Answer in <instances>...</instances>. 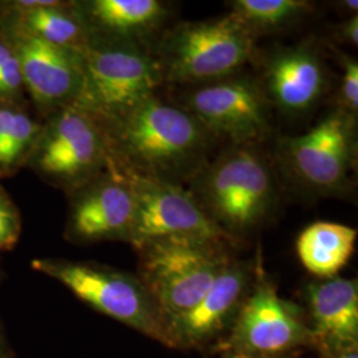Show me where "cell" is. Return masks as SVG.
<instances>
[{"instance_id": "7402d4cb", "label": "cell", "mask_w": 358, "mask_h": 358, "mask_svg": "<svg viewBox=\"0 0 358 358\" xmlns=\"http://www.w3.org/2000/svg\"><path fill=\"white\" fill-rule=\"evenodd\" d=\"M22 84L20 64L13 47L0 40V97H13Z\"/></svg>"}, {"instance_id": "4316f807", "label": "cell", "mask_w": 358, "mask_h": 358, "mask_svg": "<svg viewBox=\"0 0 358 358\" xmlns=\"http://www.w3.org/2000/svg\"><path fill=\"white\" fill-rule=\"evenodd\" d=\"M297 356H299V353L287 355V356H278V357H267V356H254V355L239 353V352H223V353H220V357L219 358H294Z\"/></svg>"}, {"instance_id": "484cf974", "label": "cell", "mask_w": 358, "mask_h": 358, "mask_svg": "<svg viewBox=\"0 0 358 358\" xmlns=\"http://www.w3.org/2000/svg\"><path fill=\"white\" fill-rule=\"evenodd\" d=\"M320 358H358V345L341 346L320 350Z\"/></svg>"}, {"instance_id": "6da1fadb", "label": "cell", "mask_w": 358, "mask_h": 358, "mask_svg": "<svg viewBox=\"0 0 358 358\" xmlns=\"http://www.w3.org/2000/svg\"><path fill=\"white\" fill-rule=\"evenodd\" d=\"M103 130L125 171L173 183L201 169L208 146V131L189 110L155 94Z\"/></svg>"}, {"instance_id": "7c38bea8", "label": "cell", "mask_w": 358, "mask_h": 358, "mask_svg": "<svg viewBox=\"0 0 358 358\" xmlns=\"http://www.w3.org/2000/svg\"><path fill=\"white\" fill-rule=\"evenodd\" d=\"M252 282L248 264L231 259L195 307L169 322L170 348L207 345L230 329Z\"/></svg>"}, {"instance_id": "d4e9b609", "label": "cell", "mask_w": 358, "mask_h": 358, "mask_svg": "<svg viewBox=\"0 0 358 358\" xmlns=\"http://www.w3.org/2000/svg\"><path fill=\"white\" fill-rule=\"evenodd\" d=\"M340 38H343L350 45L357 47L358 44V17L355 13L350 19H348L345 23L340 28Z\"/></svg>"}, {"instance_id": "4fadbf2b", "label": "cell", "mask_w": 358, "mask_h": 358, "mask_svg": "<svg viewBox=\"0 0 358 358\" xmlns=\"http://www.w3.org/2000/svg\"><path fill=\"white\" fill-rule=\"evenodd\" d=\"M13 52L19 60L23 84L43 108L66 106L75 101L81 85L83 52L68 50L17 28Z\"/></svg>"}, {"instance_id": "cb8c5ba5", "label": "cell", "mask_w": 358, "mask_h": 358, "mask_svg": "<svg viewBox=\"0 0 358 358\" xmlns=\"http://www.w3.org/2000/svg\"><path fill=\"white\" fill-rule=\"evenodd\" d=\"M344 76L341 85V103L345 112L356 115L358 109V64L355 57L343 56Z\"/></svg>"}, {"instance_id": "3957f363", "label": "cell", "mask_w": 358, "mask_h": 358, "mask_svg": "<svg viewBox=\"0 0 358 358\" xmlns=\"http://www.w3.org/2000/svg\"><path fill=\"white\" fill-rule=\"evenodd\" d=\"M226 244L174 236L142 244L140 280L152 296L165 324L189 312L230 263Z\"/></svg>"}, {"instance_id": "9a60e30c", "label": "cell", "mask_w": 358, "mask_h": 358, "mask_svg": "<svg viewBox=\"0 0 358 358\" xmlns=\"http://www.w3.org/2000/svg\"><path fill=\"white\" fill-rule=\"evenodd\" d=\"M308 324L319 352L358 345V285L353 279L332 278L308 287Z\"/></svg>"}, {"instance_id": "ba28073f", "label": "cell", "mask_w": 358, "mask_h": 358, "mask_svg": "<svg viewBox=\"0 0 358 358\" xmlns=\"http://www.w3.org/2000/svg\"><path fill=\"white\" fill-rule=\"evenodd\" d=\"M124 173L128 176L136 198L134 220L127 241L134 248L150 241L174 236L219 243L235 241L208 217L194 195L177 183Z\"/></svg>"}, {"instance_id": "30bf717a", "label": "cell", "mask_w": 358, "mask_h": 358, "mask_svg": "<svg viewBox=\"0 0 358 358\" xmlns=\"http://www.w3.org/2000/svg\"><path fill=\"white\" fill-rule=\"evenodd\" d=\"M36 143L38 169L65 183L90 180L109 154L101 127L73 105L62 108Z\"/></svg>"}, {"instance_id": "ffe728a7", "label": "cell", "mask_w": 358, "mask_h": 358, "mask_svg": "<svg viewBox=\"0 0 358 358\" xmlns=\"http://www.w3.org/2000/svg\"><path fill=\"white\" fill-rule=\"evenodd\" d=\"M232 13L252 34L289 26L310 10L304 0H235Z\"/></svg>"}, {"instance_id": "8fae6325", "label": "cell", "mask_w": 358, "mask_h": 358, "mask_svg": "<svg viewBox=\"0 0 358 358\" xmlns=\"http://www.w3.org/2000/svg\"><path fill=\"white\" fill-rule=\"evenodd\" d=\"M187 105L208 133L227 137L236 145L256 141L268 130L266 97L247 78L203 85L189 96Z\"/></svg>"}, {"instance_id": "44dd1931", "label": "cell", "mask_w": 358, "mask_h": 358, "mask_svg": "<svg viewBox=\"0 0 358 358\" xmlns=\"http://www.w3.org/2000/svg\"><path fill=\"white\" fill-rule=\"evenodd\" d=\"M38 136V124L28 115L0 106V171L16 166Z\"/></svg>"}, {"instance_id": "e0dca14e", "label": "cell", "mask_w": 358, "mask_h": 358, "mask_svg": "<svg viewBox=\"0 0 358 358\" xmlns=\"http://www.w3.org/2000/svg\"><path fill=\"white\" fill-rule=\"evenodd\" d=\"M357 230L340 223L316 222L301 231L296 251L301 264L320 279H332L355 252Z\"/></svg>"}, {"instance_id": "f1b7e54d", "label": "cell", "mask_w": 358, "mask_h": 358, "mask_svg": "<svg viewBox=\"0 0 358 358\" xmlns=\"http://www.w3.org/2000/svg\"><path fill=\"white\" fill-rule=\"evenodd\" d=\"M0 358H8V353H7V349H6L1 337H0Z\"/></svg>"}, {"instance_id": "2e32d148", "label": "cell", "mask_w": 358, "mask_h": 358, "mask_svg": "<svg viewBox=\"0 0 358 358\" xmlns=\"http://www.w3.org/2000/svg\"><path fill=\"white\" fill-rule=\"evenodd\" d=\"M264 80L273 103L288 115H300L320 99L325 88V71L315 52L296 47L271 57Z\"/></svg>"}, {"instance_id": "603a6c76", "label": "cell", "mask_w": 358, "mask_h": 358, "mask_svg": "<svg viewBox=\"0 0 358 358\" xmlns=\"http://www.w3.org/2000/svg\"><path fill=\"white\" fill-rule=\"evenodd\" d=\"M20 234V217L7 196L0 189V251L10 250Z\"/></svg>"}, {"instance_id": "5b68a950", "label": "cell", "mask_w": 358, "mask_h": 358, "mask_svg": "<svg viewBox=\"0 0 358 358\" xmlns=\"http://www.w3.org/2000/svg\"><path fill=\"white\" fill-rule=\"evenodd\" d=\"M252 53L254 34L230 13L171 31L161 45V71L169 81L205 83L230 76Z\"/></svg>"}, {"instance_id": "5bb4252c", "label": "cell", "mask_w": 358, "mask_h": 358, "mask_svg": "<svg viewBox=\"0 0 358 358\" xmlns=\"http://www.w3.org/2000/svg\"><path fill=\"white\" fill-rule=\"evenodd\" d=\"M136 213L133 186L125 173L92 180L72 206L69 234L81 242L128 241Z\"/></svg>"}, {"instance_id": "83f0119b", "label": "cell", "mask_w": 358, "mask_h": 358, "mask_svg": "<svg viewBox=\"0 0 358 358\" xmlns=\"http://www.w3.org/2000/svg\"><path fill=\"white\" fill-rule=\"evenodd\" d=\"M343 4H344V7H346L349 11L357 13L358 1H356V0H348V1H344Z\"/></svg>"}, {"instance_id": "277c9868", "label": "cell", "mask_w": 358, "mask_h": 358, "mask_svg": "<svg viewBox=\"0 0 358 358\" xmlns=\"http://www.w3.org/2000/svg\"><path fill=\"white\" fill-rule=\"evenodd\" d=\"M199 194L208 217L234 238L260 224L276 199L268 162L247 145L226 150L206 169Z\"/></svg>"}, {"instance_id": "9c48e42d", "label": "cell", "mask_w": 358, "mask_h": 358, "mask_svg": "<svg viewBox=\"0 0 358 358\" xmlns=\"http://www.w3.org/2000/svg\"><path fill=\"white\" fill-rule=\"evenodd\" d=\"M282 153L294 177L308 189L343 192L356 157L353 115L340 108L325 115L307 133L285 138Z\"/></svg>"}, {"instance_id": "d6986e66", "label": "cell", "mask_w": 358, "mask_h": 358, "mask_svg": "<svg viewBox=\"0 0 358 358\" xmlns=\"http://www.w3.org/2000/svg\"><path fill=\"white\" fill-rule=\"evenodd\" d=\"M57 1H17L20 26L28 34L53 45L83 52L90 44L85 27L73 13H66Z\"/></svg>"}, {"instance_id": "ac0fdd59", "label": "cell", "mask_w": 358, "mask_h": 358, "mask_svg": "<svg viewBox=\"0 0 358 358\" xmlns=\"http://www.w3.org/2000/svg\"><path fill=\"white\" fill-rule=\"evenodd\" d=\"M88 11L94 26L127 41L152 34L167 15L165 4L158 0H94Z\"/></svg>"}, {"instance_id": "52a82bcc", "label": "cell", "mask_w": 358, "mask_h": 358, "mask_svg": "<svg viewBox=\"0 0 358 358\" xmlns=\"http://www.w3.org/2000/svg\"><path fill=\"white\" fill-rule=\"evenodd\" d=\"M307 346L313 348V337L304 310L280 297L272 282L259 280L215 350L278 357Z\"/></svg>"}, {"instance_id": "7a4b0ae2", "label": "cell", "mask_w": 358, "mask_h": 358, "mask_svg": "<svg viewBox=\"0 0 358 358\" xmlns=\"http://www.w3.org/2000/svg\"><path fill=\"white\" fill-rule=\"evenodd\" d=\"M161 64L127 40L90 41L83 51V76L71 103L106 128L155 94Z\"/></svg>"}, {"instance_id": "8992f818", "label": "cell", "mask_w": 358, "mask_h": 358, "mask_svg": "<svg viewBox=\"0 0 358 358\" xmlns=\"http://www.w3.org/2000/svg\"><path fill=\"white\" fill-rule=\"evenodd\" d=\"M32 267L64 284L96 310L170 348L165 320L138 278L66 260L40 259Z\"/></svg>"}]
</instances>
